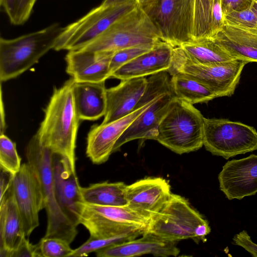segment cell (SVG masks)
<instances>
[{
  "mask_svg": "<svg viewBox=\"0 0 257 257\" xmlns=\"http://www.w3.org/2000/svg\"><path fill=\"white\" fill-rule=\"evenodd\" d=\"M42 257L38 243L32 244L26 237L19 247L10 255V257Z\"/></svg>",
  "mask_w": 257,
  "mask_h": 257,
  "instance_id": "e575fe53",
  "label": "cell"
},
{
  "mask_svg": "<svg viewBox=\"0 0 257 257\" xmlns=\"http://www.w3.org/2000/svg\"><path fill=\"white\" fill-rule=\"evenodd\" d=\"M114 52L68 51L65 58L66 71L75 82H105L110 77L109 66Z\"/></svg>",
  "mask_w": 257,
  "mask_h": 257,
  "instance_id": "2e32d148",
  "label": "cell"
},
{
  "mask_svg": "<svg viewBox=\"0 0 257 257\" xmlns=\"http://www.w3.org/2000/svg\"><path fill=\"white\" fill-rule=\"evenodd\" d=\"M173 48L161 41L151 50L122 65L111 77L122 80L167 71L171 66Z\"/></svg>",
  "mask_w": 257,
  "mask_h": 257,
  "instance_id": "ffe728a7",
  "label": "cell"
},
{
  "mask_svg": "<svg viewBox=\"0 0 257 257\" xmlns=\"http://www.w3.org/2000/svg\"><path fill=\"white\" fill-rule=\"evenodd\" d=\"M155 1L156 0H137V2L140 6L143 7Z\"/></svg>",
  "mask_w": 257,
  "mask_h": 257,
  "instance_id": "ab89813d",
  "label": "cell"
},
{
  "mask_svg": "<svg viewBox=\"0 0 257 257\" xmlns=\"http://www.w3.org/2000/svg\"><path fill=\"white\" fill-rule=\"evenodd\" d=\"M224 24L221 0H195L193 41L212 38Z\"/></svg>",
  "mask_w": 257,
  "mask_h": 257,
  "instance_id": "d4e9b609",
  "label": "cell"
},
{
  "mask_svg": "<svg viewBox=\"0 0 257 257\" xmlns=\"http://www.w3.org/2000/svg\"><path fill=\"white\" fill-rule=\"evenodd\" d=\"M145 231L171 241L189 238L204 241L211 228L186 199L172 193L161 210L151 217Z\"/></svg>",
  "mask_w": 257,
  "mask_h": 257,
  "instance_id": "8992f818",
  "label": "cell"
},
{
  "mask_svg": "<svg viewBox=\"0 0 257 257\" xmlns=\"http://www.w3.org/2000/svg\"><path fill=\"white\" fill-rule=\"evenodd\" d=\"M195 0H156L141 7L158 31L160 39L173 47L193 41Z\"/></svg>",
  "mask_w": 257,
  "mask_h": 257,
  "instance_id": "30bf717a",
  "label": "cell"
},
{
  "mask_svg": "<svg viewBox=\"0 0 257 257\" xmlns=\"http://www.w3.org/2000/svg\"><path fill=\"white\" fill-rule=\"evenodd\" d=\"M1 93V121H0V132L1 134L5 133L6 130V122H5V110L4 103L2 98V89Z\"/></svg>",
  "mask_w": 257,
  "mask_h": 257,
  "instance_id": "74e56055",
  "label": "cell"
},
{
  "mask_svg": "<svg viewBox=\"0 0 257 257\" xmlns=\"http://www.w3.org/2000/svg\"><path fill=\"white\" fill-rule=\"evenodd\" d=\"M204 118L193 105L175 96L158 126L155 140L178 154L197 151L203 146Z\"/></svg>",
  "mask_w": 257,
  "mask_h": 257,
  "instance_id": "5b68a950",
  "label": "cell"
},
{
  "mask_svg": "<svg viewBox=\"0 0 257 257\" xmlns=\"http://www.w3.org/2000/svg\"><path fill=\"white\" fill-rule=\"evenodd\" d=\"M225 23L257 31V1L249 8L224 15Z\"/></svg>",
  "mask_w": 257,
  "mask_h": 257,
  "instance_id": "d6a6232c",
  "label": "cell"
},
{
  "mask_svg": "<svg viewBox=\"0 0 257 257\" xmlns=\"http://www.w3.org/2000/svg\"><path fill=\"white\" fill-rule=\"evenodd\" d=\"M171 86L175 96L192 105L207 103L218 97L216 93L197 80L181 73L171 75Z\"/></svg>",
  "mask_w": 257,
  "mask_h": 257,
  "instance_id": "4316f807",
  "label": "cell"
},
{
  "mask_svg": "<svg viewBox=\"0 0 257 257\" xmlns=\"http://www.w3.org/2000/svg\"><path fill=\"white\" fill-rule=\"evenodd\" d=\"M13 175L1 169L0 199L5 195L11 187Z\"/></svg>",
  "mask_w": 257,
  "mask_h": 257,
  "instance_id": "8d00e7d4",
  "label": "cell"
},
{
  "mask_svg": "<svg viewBox=\"0 0 257 257\" xmlns=\"http://www.w3.org/2000/svg\"><path fill=\"white\" fill-rule=\"evenodd\" d=\"M70 244L61 238L44 236L38 245L42 257H71L74 249Z\"/></svg>",
  "mask_w": 257,
  "mask_h": 257,
  "instance_id": "4dcf8cb0",
  "label": "cell"
},
{
  "mask_svg": "<svg viewBox=\"0 0 257 257\" xmlns=\"http://www.w3.org/2000/svg\"><path fill=\"white\" fill-rule=\"evenodd\" d=\"M25 154L27 162L37 174L42 186L47 216L44 236L61 238L71 243L78 233L77 226L65 214L57 200L53 179V152L35 135L29 142Z\"/></svg>",
  "mask_w": 257,
  "mask_h": 257,
  "instance_id": "3957f363",
  "label": "cell"
},
{
  "mask_svg": "<svg viewBox=\"0 0 257 257\" xmlns=\"http://www.w3.org/2000/svg\"><path fill=\"white\" fill-rule=\"evenodd\" d=\"M54 184L58 203L67 217L76 225L79 224L76 215L77 203L82 201L81 188L76 171L62 156L53 154Z\"/></svg>",
  "mask_w": 257,
  "mask_h": 257,
  "instance_id": "e0dca14e",
  "label": "cell"
},
{
  "mask_svg": "<svg viewBox=\"0 0 257 257\" xmlns=\"http://www.w3.org/2000/svg\"><path fill=\"white\" fill-rule=\"evenodd\" d=\"M232 243L242 247L252 256L257 257V244L251 240L247 231L243 230L234 235Z\"/></svg>",
  "mask_w": 257,
  "mask_h": 257,
  "instance_id": "836d02e7",
  "label": "cell"
},
{
  "mask_svg": "<svg viewBox=\"0 0 257 257\" xmlns=\"http://www.w3.org/2000/svg\"><path fill=\"white\" fill-rule=\"evenodd\" d=\"M95 252L98 257H132L145 254L167 257L177 256L180 250L175 241L164 239L145 231L140 238L113 244Z\"/></svg>",
  "mask_w": 257,
  "mask_h": 257,
  "instance_id": "d6986e66",
  "label": "cell"
},
{
  "mask_svg": "<svg viewBox=\"0 0 257 257\" xmlns=\"http://www.w3.org/2000/svg\"><path fill=\"white\" fill-rule=\"evenodd\" d=\"M179 47L186 58L197 63L214 64L235 60L212 38L193 41Z\"/></svg>",
  "mask_w": 257,
  "mask_h": 257,
  "instance_id": "83f0119b",
  "label": "cell"
},
{
  "mask_svg": "<svg viewBox=\"0 0 257 257\" xmlns=\"http://www.w3.org/2000/svg\"><path fill=\"white\" fill-rule=\"evenodd\" d=\"M175 97L172 90L157 97L126 129L117 141L113 153L133 140H155L158 126Z\"/></svg>",
  "mask_w": 257,
  "mask_h": 257,
  "instance_id": "ac0fdd59",
  "label": "cell"
},
{
  "mask_svg": "<svg viewBox=\"0 0 257 257\" xmlns=\"http://www.w3.org/2000/svg\"><path fill=\"white\" fill-rule=\"evenodd\" d=\"M126 185L122 182L105 181L81 187L82 202L102 206L126 205Z\"/></svg>",
  "mask_w": 257,
  "mask_h": 257,
  "instance_id": "484cf974",
  "label": "cell"
},
{
  "mask_svg": "<svg viewBox=\"0 0 257 257\" xmlns=\"http://www.w3.org/2000/svg\"><path fill=\"white\" fill-rule=\"evenodd\" d=\"M74 82L71 78L54 88L36 135L54 154L66 158L76 171L75 150L80 119L74 103Z\"/></svg>",
  "mask_w": 257,
  "mask_h": 257,
  "instance_id": "6da1fadb",
  "label": "cell"
},
{
  "mask_svg": "<svg viewBox=\"0 0 257 257\" xmlns=\"http://www.w3.org/2000/svg\"><path fill=\"white\" fill-rule=\"evenodd\" d=\"M257 1V0H256Z\"/></svg>",
  "mask_w": 257,
  "mask_h": 257,
  "instance_id": "60d3db41",
  "label": "cell"
},
{
  "mask_svg": "<svg viewBox=\"0 0 257 257\" xmlns=\"http://www.w3.org/2000/svg\"><path fill=\"white\" fill-rule=\"evenodd\" d=\"M21 159L15 143L5 135L0 136V168L14 176L20 169Z\"/></svg>",
  "mask_w": 257,
  "mask_h": 257,
  "instance_id": "f546056e",
  "label": "cell"
},
{
  "mask_svg": "<svg viewBox=\"0 0 257 257\" xmlns=\"http://www.w3.org/2000/svg\"><path fill=\"white\" fill-rule=\"evenodd\" d=\"M157 44L134 46L115 52L112 57L109 66L110 77L112 74L122 65L151 50Z\"/></svg>",
  "mask_w": 257,
  "mask_h": 257,
  "instance_id": "1f68e13d",
  "label": "cell"
},
{
  "mask_svg": "<svg viewBox=\"0 0 257 257\" xmlns=\"http://www.w3.org/2000/svg\"><path fill=\"white\" fill-rule=\"evenodd\" d=\"M219 189L228 200L257 193V155L227 162L218 174Z\"/></svg>",
  "mask_w": 257,
  "mask_h": 257,
  "instance_id": "4fadbf2b",
  "label": "cell"
},
{
  "mask_svg": "<svg viewBox=\"0 0 257 257\" xmlns=\"http://www.w3.org/2000/svg\"><path fill=\"white\" fill-rule=\"evenodd\" d=\"M138 5L137 0H128L107 7L99 5L63 28L54 49L71 51L83 48Z\"/></svg>",
  "mask_w": 257,
  "mask_h": 257,
  "instance_id": "ba28073f",
  "label": "cell"
},
{
  "mask_svg": "<svg viewBox=\"0 0 257 257\" xmlns=\"http://www.w3.org/2000/svg\"><path fill=\"white\" fill-rule=\"evenodd\" d=\"M203 143L212 155L225 159L257 150L252 126L223 118H204Z\"/></svg>",
  "mask_w": 257,
  "mask_h": 257,
  "instance_id": "8fae6325",
  "label": "cell"
},
{
  "mask_svg": "<svg viewBox=\"0 0 257 257\" xmlns=\"http://www.w3.org/2000/svg\"><path fill=\"white\" fill-rule=\"evenodd\" d=\"M171 194L170 185L165 179L147 177L126 185V205L151 218L161 210Z\"/></svg>",
  "mask_w": 257,
  "mask_h": 257,
  "instance_id": "9a60e30c",
  "label": "cell"
},
{
  "mask_svg": "<svg viewBox=\"0 0 257 257\" xmlns=\"http://www.w3.org/2000/svg\"><path fill=\"white\" fill-rule=\"evenodd\" d=\"M161 41L156 27L138 5L81 49L116 52L134 46L154 45Z\"/></svg>",
  "mask_w": 257,
  "mask_h": 257,
  "instance_id": "52a82bcc",
  "label": "cell"
},
{
  "mask_svg": "<svg viewBox=\"0 0 257 257\" xmlns=\"http://www.w3.org/2000/svg\"><path fill=\"white\" fill-rule=\"evenodd\" d=\"M246 62L232 60L214 64H200L186 58L180 47H174L171 66L167 71L170 75L181 73L204 84L218 97L234 94L242 70Z\"/></svg>",
  "mask_w": 257,
  "mask_h": 257,
  "instance_id": "9c48e42d",
  "label": "cell"
},
{
  "mask_svg": "<svg viewBox=\"0 0 257 257\" xmlns=\"http://www.w3.org/2000/svg\"><path fill=\"white\" fill-rule=\"evenodd\" d=\"M63 28L55 23L41 30L12 39H0V80L14 79L54 49Z\"/></svg>",
  "mask_w": 257,
  "mask_h": 257,
  "instance_id": "277c9868",
  "label": "cell"
},
{
  "mask_svg": "<svg viewBox=\"0 0 257 257\" xmlns=\"http://www.w3.org/2000/svg\"><path fill=\"white\" fill-rule=\"evenodd\" d=\"M147 83L145 77L134 78L122 80L117 85L106 89V110L102 123L119 119L136 110Z\"/></svg>",
  "mask_w": 257,
  "mask_h": 257,
  "instance_id": "44dd1931",
  "label": "cell"
},
{
  "mask_svg": "<svg viewBox=\"0 0 257 257\" xmlns=\"http://www.w3.org/2000/svg\"><path fill=\"white\" fill-rule=\"evenodd\" d=\"M212 39L233 59L257 62V31L225 23Z\"/></svg>",
  "mask_w": 257,
  "mask_h": 257,
  "instance_id": "603a6c76",
  "label": "cell"
},
{
  "mask_svg": "<svg viewBox=\"0 0 257 257\" xmlns=\"http://www.w3.org/2000/svg\"><path fill=\"white\" fill-rule=\"evenodd\" d=\"M11 188L26 236H29L39 225V213L45 208V202L39 178L28 162L13 176Z\"/></svg>",
  "mask_w": 257,
  "mask_h": 257,
  "instance_id": "7c38bea8",
  "label": "cell"
},
{
  "mask_svg": "<svg viewBox=\"0 0 257 257\" xmlns=\"http://www.w3.org/2000/svg\"><path fill=\"white\" fill-rule=\"evenodd\" d=\"M128 0H103L100 5L103 7H107L122 3Z\"/></svg>",
  "mask_w": 257,
  "mask_h": 257,
  "instance_id": "f35d334b",
  "label": "cell"
},
{
  "mask_svg": "<svg viewBox=\"0 0 257 257\" xmlns=\"http://www.w3.org/2000/svg\"><path fill=\"white\" fill-rule=\"evenodd\" d=\"M155 99L123 117L92 126L87 135L86 154L93 164H100L108 160L122 134Z\"/></svg>",
  "mask_w": 257,
  "mask_h": 257,
  "instance_id": "5bb4252c",
  "label": "cell"
},
{
  "mask_svg": "<svg viewBox=\"0 0 257 257\" xmlns=\"http://www.w3.org/2000/svg\"><path fill=\"white\" fill-rule=\"evenodd\" d=\"M73 96L80 120H95L104 116L107 105L105 82H75Z\"/></svg>",
  "mask_w": 257,
  "mask_h": 257,
  "instance_id": "cb8c5ba5",
  "label": "cell"
},
{
  "mask_svg": "<svg viewBox=\"0 0 257 257\" xmlns=\"http://www.w3.org/2000/svg\"><path fill=\"white\" fill-rule=\"evenodd\" d=\"M37 0H0V6L14 25L24 24L29 18Z\"/></svg>",
  "mask_w": 257,
  "mask_h": 257,
  "instance_id": "f1b7e54d",
  "label": "cell"
},
{
  "mask_svg": "<svg viewBox=\"0 0 257 257\" xmlns=\"http://www.w3.org/2000/svg\"><path fill=\"white\" fill-rule=\"evenodd\" d=\"M78 223L89 231L90 236L106 239L113 244L142 235L151 218L124 206H102L84 202L77 203Z\"/></svg>",
  "mask_w": 257,
  "mask_h": 257,
  "instance_id": "7a4b0ae2",
  "label": "cell"
},
{
  "mask_svg": "<svg viewBox=\"0 0 257 257\" xmlns=\"http://www.w3.org/2000/svg\"><path fill=\"white\" fill-rule=\"evenodd\" d=\"M26 237L11 185L0 199V256L10 257Z\"/></svg>",
  "mask_w": 257,
  "mask_h": 257,
  "instance_id": "7402d4cb",
  "label": "cell"
},
{
  "mask_svg": "<svg viewBox=\"0 0 257 257\" xmlns=\"http://www.w3.org/2000/svg\"><path fill=\"white\" fill-rule=\"evenodd\" d=\"M256 0H221L224 16L233 12H239L252 6Z\"/></svg>",
  "mask_w": 257,
  "mask_h": 257,
  "instance_id": "d590c367",
  "label": "cell"
}]
</instances>
